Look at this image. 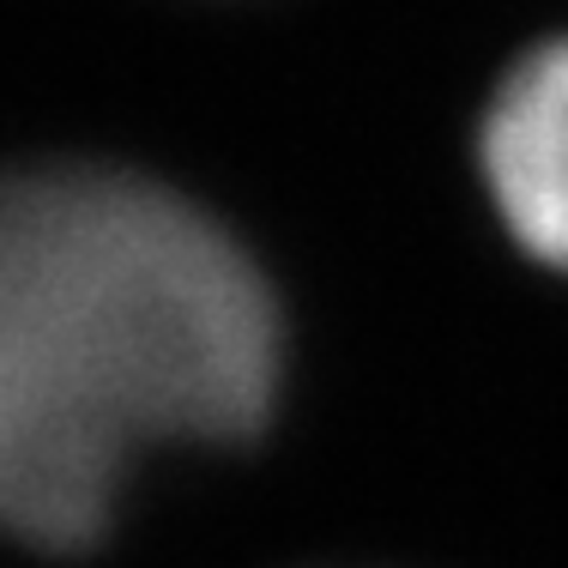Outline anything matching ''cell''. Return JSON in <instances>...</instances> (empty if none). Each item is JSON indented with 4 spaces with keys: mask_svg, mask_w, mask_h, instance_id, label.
Wrapping results in <instances>:
<instances>
[{
    "mask_svg": "<svg viewBox=\"0 0 568 568\" xmlns=\"http://www.w3.org/2000/svg\"><path fill=\"white\" fill-rule=\"evenodd\" d=\"M273 284L187 194L133 170L0 175V545L85 557L170 448H248L278 412Z\"/></svg>",
    "mask_w": 568,
    "mask_h": 568,
    "instance_id": "cell-1",
    "label": "cell"
},
{
    "mask_svg": "<svg viewBox=\"0 0 568 568\" xmlns=\"http://www.w3.org/2000/svg\"><path fill=\"white\" fill-rule=\"evenodd\" d=\"M478 164L508 236L568 273V37L503 79L478 128Z\"/></svg>",
    "mask_w": 568,
    "mask_h": 568,
    "instance_id": "cell-2",
    "label": "cell"
}]
</instances>
